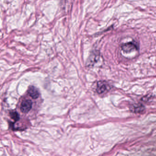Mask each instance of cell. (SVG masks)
<instances>
[{"instance_id": "cell-1", "label": "cell", "mask_w": 156, "mask_h": 156, "mask_svg": "<svg viewBox=\"0 0 156 156\" xmlns=\"http://www.w3.org/2000/svg\"><path fill=\"white\" fill-rule=\"evenodd\" d=\"M138 48L137 43L135 41L126 43L121 46L122 50L126 53H130L133 50H137Z\"/></svg>"}, {"instance_id": "cell-2", "label": "cell", "mask_w": 156, "mask_h": 156, "mask_svg": "<svg viewBox=\"0 0 156 156\" xmlns=\"http://www.w3.org/2000/svg\"><path fill=\"white\" fill-rule=\"evenodd\" d=\"M110 86L107 82L105 81H99L97 83V92L99 94H102L110 90Z\"/></svg>"}, {"instance_id": "cell-3", "label": "cell", "mask_w": 156, "mask_h": 156, "mask_svg": "<svg viewBox=\"0 0 156 156\" xmlns=\"http://www.w3.org/2000/svg\"><path fill=\"white\" fill-rule=\"evenodd\" d=\"M32 102L30 100H26L22 102L21 105V111L24 113H28L32 107Z\"/></svg>"}, {"instance_id": "cell-4", "label": "cell", "mask_w": 156, "mask_h": 156, "mask_svg": "<svg viewBox=\"0 0 156 156\" xmlns=\"http://www.w3.org/2000/svg\"><path fill=\"white\" fill-rule=\"evenodd\" d=\"M29 96L34 99H36L39 96V92L36 88L34 86H30L28 91Z\"/></svg>"}, {"instance_id": "cell-5", "label": "cell", "mask_w": 156, "mask_h": 156, "mask_svg": "<svg viewBox=\"0 0 156 156\" xmlns=\"http://www.w3.org/2000/svg\"><path fill=\"white\" fill-rule=\"evenodd\" d=\"M10 116L11 118L13 119L15 121H17L19 119V116L17 112L16 111H12L10 112Z\"/></svg>"}, {"instance_id": "cell-6", "label": "cell", "mask_w": 156, "mask_h": 156, "mask_svg": "<svg viewBox=\"0 0 156 156\" xmlns=\"http://www.w3.org/2000/svg\"><path fill=\"white\" fill-rule=\"evenodd\" d=\"M145 110V107L142 104H139L135 107L134 112L136 113H141Z\"/></svg>"}]
</instances>
